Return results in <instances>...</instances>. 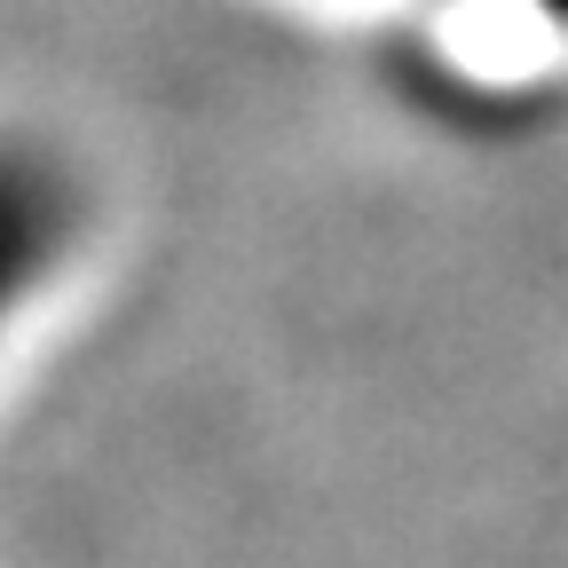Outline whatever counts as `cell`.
<instances>
[{
	"mask_svg": "<svg viewBox=\"0 0 568 568\" xmlns=\"http://www.w3.org/2000/svg\"><path fill=\"white\" fill-rule=\"evenodd\" d=\"M63 222H71L63 182L32 151H0V316L40 284V268L63 245Z\"/></svg>",
	"mask_w": 568,
	"mask_h": 568,
	"instance_id": "1",
	"label": "cell"
}]
</instances>
